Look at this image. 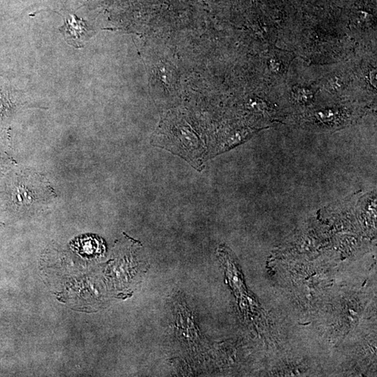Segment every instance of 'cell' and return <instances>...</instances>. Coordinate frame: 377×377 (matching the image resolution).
Returning <instances> with one entry per match:
<instances>
[{
  "instance_id": "2",
  "label": "cell",
  "mask_w": 377,
  "mask_h": 377,
  "mask_svg": "<svg viewBox=\"0 0 377 377\" xmlns=\"http://www.w3.org/2000/svg\"><path fill=\"white\" fill-rule=\"evenodd\" d=\"M294 97L296 100L301 103H307L313 98L312 92L307 88H296L294 92Z\"/></svg>"
},
{
  "instance_id": "3",
  "label": "cell",
  "mask_w": 377,
  "mask_h": 377,
  "mask_svg": "<svg viewBox=\"0 0 377 377\" xmlns=\"http://www.w3.org/2000/svg\"><path fill=\"white\" fill-rule=\"evenodd\" d=\"M270 69L273 72H279V70H280V64H279V62L277 61L275 59L270 60Z\"/></svg>"
},
{
  "instance_id": "1",
  "label": "cell",
  "mask_w": 377,
  "mask_h": 377,
  "mask_svg": "<svg viewBox=\"0 0 377 377\" xmlns=\"http://www.w3.org/2000/svg\"><path fill=\"white\" fill-rule=\"evenodd\" d=\"M66 41L76 48L82 47V41L88 36V27L84 21L75 16H69L64 21V26L60 27Z\"/></svg>"
},
{
  "instance_id": "4",
  "label": "cell",
  "mask_w": 377,
  "mask_h": 377,
  "mask_svg": "<svg viewBox=\"0 0 377 377\" xmlns=\"http://www.w3.org/2000/svg\"><path fill=\"white\" fill-rule=\"evenodd\" d=\"M369 80H370L371 85L374 87H376V69L373 70L369 73Z\"/></svg>"
}]
</instances>
